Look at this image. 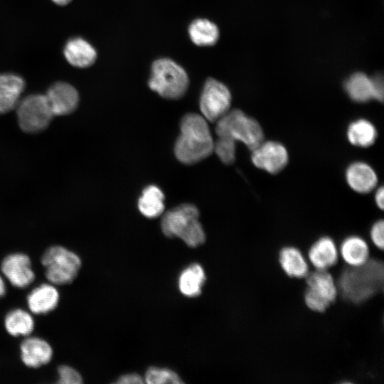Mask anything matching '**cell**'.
I'll return each mask as SVG.
<instances>
[{
	"instance_id": "23",
	"label": "cell",
	"mask_w": 384,
	"mask_h": 384,
	"mask_svg": "<svg viewBox=\"0 0 384 384\" xmlns=\"http://www.w3.org/2000/svg\"><path fill=\"white\" fill-rule=\"evenodd\" d=\"M188 33L193 43L198 46H213L219 38L217 26L203 18L194 20L189 26Z\"/></svg>"
},
{
	"instance_id": "8",
	"label": "cell",
	"mask_w": 384,
	"mask_h": 384,
	"mask_svg": "<svg viewBox=\"0 0 384 384\" xmlns=\"http://www.w3.org/2000/svg\"><path fill=\"white\" fill-rule=\"evenodd\" d=\"M15 109L21 129L28 134L46 129L54 116L46 95L41 94H32L20 99Z\"/></svg>"
},
{
	"instance_id": "3",
	"label": "cell",
	"mask_w": 384,
	"mask_h": 384,
	"mask_svg": "<svg viewBox=\"0 0 384 384\" xmlns=\"http://www.w3.org/2000/svg\"><path fill=\"white\" fill-rule=\"evenodd\" d=\"M217 140L235 144L240 142L252 150L264 140L259 122L242 110H229L216 121Z\"/></svg>"
},
{
	"instance_id": "27",
	"label": "cell",
	"mask_w": 384,
	"mask_h": 384,
	"mask_svg": "<svg viewBox=\"0 0 384 384\" xmlns=\"http://www.w3.org/2000/svg\"><path fill=\"white\" fill-rule=\"evenodd\" d=\"M145 382L149 384L183 383L180 377L173 370L156 367L148 369L145 375Z\"/></svg>"
},
{
	"instance_id": "15",
	"label": "cell",
	"mask_w": 384,
	"mask_h": 384,
	"mask_svg": "<svg viewBox=\"0 0 384 384\" xmlns=\"http://www.w3.org/2000/svg\"><path fill=\"white\" fill-rule=\"evenodd\" d=\"M278 262L283 272L294 279H304L311 269L305 255L294 245H285L279 250Z\"/></svg>"
},
{
	"instance_id": "26",
	"label": "cell",
	"mask_w": 384,
	"mask_h": 384,
	"mask_svg": "<svg viewBox=\"0 0 384 384\" xmlns=\"http://www.w3.org/2000/svg\"><path fill=\"white\" fill-rule=\"evenodd\" d=\"M4 326L14 336H28L33 330L34 321L31 315L21 309L10 311L5 317Z\"/></svg>"
},
{
	"instance_id": "25",
	"label": "cell",
	"mask_w": 384,
	"mask_h": 384,
	"mask_svg": "<svg viewBox=\"0 0 384 384\" xmlns=\"http://www.w3.org/2000/svg\"><path fill=\"white\" fill-rule=\"evenodd\" d=\"M377 137V131L369 121L360 119L351 122L347 129L349 142L356 146L368 147L373 145Z\"/></svg>"
},
{
	"instance_id": "18",
	"label": "cell",
	"mask_w": 384,
	"mask_h": 384,
	"mask_svg": "<svg viewBox=\"0 0 384 384\" xmlns=\"http://www.w3.org/2000/svg\"><path fill=\"white\" fill-rule=\"evenodd\" d=\"M25 88V81L15 74H0V115L15 109Z\"/></svg>"
},
{
	"instance_id": "17",
	"label": "cell",
	"mask_w": 384,
	"mask_h": 384,
	"mask_svg": "<svg viewBox=\"0 0 384 384\" xmlns=\"http://www.w3.org/2000/svg\"><path fill=\"white\" fill-rule=\"evenodd\" d=\"M20 350L23 363L31 368H38L47 364L53 356L50 345L38 337H29L23 340Z\"/></svg>"
},
{
	"instance_id": "22",
	"label": "cell",
	"mask_w": 384,
	"mask_h": 384,
	"mask_svg": "<svg viewBox=\"0 0 384 384\" xmlns=\"http://www.w3.org/2000/svg\"><path fill=\"white\" fill-rule=\"evenodd\" d=\"M206 275L201 265L192 264L181 273L178 287L181 292L188 297H195L201 293Z\"/></svg>"
},
{
	"instance_id": "33",
	"label": "cell",
	"mask_w": 384,
	"mask_h": 384,
	"mask_svg": "<svg viewBox=\"0 0 384 384\" xmlns=\"http://www.w3.org/2000/svg\"><path fill=\"white\" fill-rule=\"evenodd\" d=\"M54 3L60 6H64L71 1V0H52Z\"/></svg>"
},
{
	"instance_id": "21",
	"label": "cell",
	"mask_w": 384,
	"mask_h": 384,
	"mask_svg": "<svg viewBox=\"0 0 384 384\" xmlns=\"http://www.w3.org/2000/svg\"><path fill=\"white\" fill-rule=\"evenodd\" d=\"M64 55L68 63L77 68L89 67L97 58L93 46L81 38L70 40L64 48Z\"/></svg>"
},
{
	"instance_id": "11",
	"label": "cell",
	"mask_w": 384,
	"mask_h": 384,
	"mask_svg": "<svg viewBox=\"0 0 384 384\" xmlns=\"http://www.w3.org/2000/svg\"><path fill=\"white\" fill-rule=\"evenodd\" d=\"M344 87L350 98L356 102L383 100V80L378 75L370 78L363 73H355L346 80Z\"/></svg>"
},
{
	"instance_id": "4",
	"label": "cell",
	"mask_w": 384,
	"mask_h": 384,
	"mask_svg": "<svg viewBox=\"0 0 384 384\" xmlns=\"http://www.w3.org/2000/svg\"><path fill=\"white\" fill-rule=\"evenodd\" d=\"M198 218L199 212L195 206L180 205L164 215L161 223L162 231L167 237L180 238L189 247H197L206 240Z\"/></svg>"
},
{
	"instance_id": "13",
	"label": "cell",
	"mask_w": 384,
	"mask_h": 384,
	"mask_svg": "<svg viewBox=\"0 0 384 384\" xmlns=\"http://www.w3.org/2000/svg\"><path fill=\"white\" fill-rule=\"evenodd\" d=\"M1 270L10 283L16 287H26L35 279L31 259L24 253L7 255L2 260Z\"/></svg>"
},
{
	"instance_id": "32",
	"label": "cell",
	"mask_w": 384,
	"mask_h": 384,
	"mask_svg": "<svg viewBox=\"0 0 384 384\" xmlns=\"http://www.w3.org/2000/svg\"><path fill=\"white\" fill-rule=\"evenodd\" d=\"M5 292H6L5 283H4L2 277L0 276V297L4 296Z\"/></svg>"
},
{
	"instance_id": "24",
	"label": "cell",
	"mask_w": 384,
	"mask_h": 384,
	"mask_svg": "<svg viewBox=\"0 0 384 384\" xmlns=\"http://www.w3.org/2000/svg\"><path fill=\"white\" fill-rule=\"evenodd\" d=\"M164 196L156 186H149L142 192L139 199L138 207L142 215L148 218H154L163 213Z\"/></svg>"
},
{
	"instance_id": "16",
	"label": "cell",
	"mask_w": 384,
	"mask_h": 384,
	"mask_svg": "<svg viewBox=\"0 0 384 384\" xmlns=\"http://www.w3.org/2000/svg\"><path fill=\"white\" fill-rule=\"evenodd\" d=\"M339 257L351 267L363 265L370 257V247L365 238L351 235L344 238L338 245Z\"/></svg>"
},
{
	"instance_id": "7",
	"label": "cell",
	"mask_w": 384,
	"mask_h": 384,
	"mask_svg": "<svg viewBox=\"0 0 384 384\" xmlns=\"http://www.w3.org/2000/svg\"><path fill=\"white\" fill-rule=\"evenodd\" d=\"M46 279L53 284L71 283L81 267L80 258L67 248L55 245L48 248L41 257Z\"/></svg>"
},
{
	"instance_id": "20",
	"label": "cell",
	"mask_w": 384,
	"mask_h": 384,
	"mask_svg": "<svg viewBox=\"0 0 384 384\" xmlns=\"http://www.w3.org/2000/svg\"><path fill=\"white\" fill-rule=\"evenodd\" d=\"M59 302V292L50 284H42L33 289L27 297L30 311L36 314L53 311Z\"/></svg>"
},
{
	"instance_id": "5",
	"label": "cell",
	"mask_w": 384,
	"mask_h": 384,
	"mask_svg": "<svg viewBox=\"0 0 384 384\" xmlns=\"http://www.w3.org/2000/svg\"><path fill=\"white\" fill-rule=\"evenodd\" d=\"M188 77L184 69L169 58L155 60L149 80L150 89L166 99H178L188 87Z\"/></svg>"
},
{
	"instance_id": "9",
	"label": "cell",
	"mask_w": 384,
	"mask_h": 384,
	"mask_svg": "<svg viewBox=\"0 0 384 384\" xmlns=\"http://www.w3.org/2000/svg\"><path fill=\"white\" fill-rule=\"evenodd\" d=\"M231 94L221 82L208 78L201 92L200 110L202 116L210 122H216L229 111Z\"/></svg>"
},
{
	"instance_id": "2",
	"label": "cell",
	"mask_w": 384,
	"mask_h": 384,
	"mask_svg": "<svg viewBox=\"0 0 384 384\" xmlns=\"http://www.w3.org/2000/svg\"><path fill=\"white\" fill-rule=\"evenodd\" d=\"M181 133L174 152L181 163L192 164L208 156L214 151V141L207 120L195 113L186 114L181 122Z\"/></svg>"
},
{
	"instance_id": "31",
	"label": "cell",
	"mask_w": 384,
	"mask_h": 384,
	"mask_svg": "<svg viewBox=\"0 0 384 384\" xmlns=\"http://www.w3.org/2000/svg\"><path fill=\"white\" fill-rule=\"evenodd\" d=\"M375 201L378 207L383 210L384 207V189L380 186L376 191L375 195Z\"/></svg>"
},
{
	"instance_id": "28",
	"label": "cell",
	"mask_w": 384,
	"mask_h": 384,
	"mask_svg": "<svg viewBox=\"0 0 384 384\" xmlns=\"http://www.w3.org/2000/svg\"><path fill=\"white\" fill-rule=\"evenodd\" d=\"M59 375L58 383L60 384H80L82 378L80 374L73 368L68 366H60L58 368Z\"/></svg>"
},
{
	"instance_id": "1",
	"label": "cell",
	"mask_w": 384,
	"mask_h": 384,
	"mask_svg": "<svg viewBox=\"0 0 384 384\" xmlns=\"http://www.w3.org/2000/svg\"><path fill=\"white\" fill-rule=\"evenodd\" d=\"M337 265L334 277L338 299L341 302L360 306L383 294L384 264L378 256L370 255L366 262L358 267L344 263Z\"/></svg>"
},
{
	"instance_id": "29",
	"label": "cell",
	"mask_w": 384,
	"mask_h": 384,
	"mask_svg": "<svg viewBox=\"0 0 384 384\" xmlns=\"http://www.w3.org/2000/svg\"><path fill=\"white\" fill-rule=\"evenodd\" d=\"M371 242L375 248L383 251L384 247V222L383 220L375 221L369 232Z\"/></svg>"
},
{
	"instance_id": "10",
	"label": "cell",
	"mask_w": 384,
	"mask_h": 384,
	"mask_svg": "<svg viewBox=\"0 0 384 384\" xmlns=\"http://www.w3.org/2000/svg\"><path fill=\"white\" fill-rule=\"evenodd\" d=\"M251 151L252 164L270 174L281 171L288 163L289 155L286 147L275 141L263 140Z\"/></svg>"
},
{
	"instance_id": "12",
	"label": "cell",
	"mask_w": 384,
	"mask_h": 384,
	"mask_svg": "<svg viewBox=\"0 0 384 384\" xmlns=\"http://www.w3.org/2000/svg\"><path fill=\"white\" fill-rule=\"evenodd\" d=\"M306 257L314 269L329 270L339 262L338 245L329 235L320 236L310 245Z\"/></svg>"
},
{
	"instance_id": "6",
	"label": "cell",
	"mask_w": 384,
	"mask_h": 384,
	"mask_svg": "<svg viewBox=\"0 0 384 384\" xmlns=\"http://www.w3.org/2000/svg\"><path fill=\"white\" fill-rule=\"evenodd\" d=\"M304 302L316 313H325L338 299L335 278L329 270L311 269L304 277Z\"/></svg>"
},
{
	"instance_id": "14",
	"label": "cell",
	"mask_w": 384,
	"mask_h": 384,
	"mask_svg": "<svg viewBox=\"0 0 384 384\" xmlns=\"http://www.w3.org/2000/svg\"><path fill=\"white\" fill-rule=\"evenodd\" d=\"M45 95L54 116L70 114L78 105V92L68 82L54 83L48 88Z\"/></svg>"
},
{
	"instance_id": "30",
	"label": "cell",
	"mask_w": 384,
	"mask_h": 384,
	"mask_svg": "<svg viewBox=\"0 0 384 384\" xmlns=\"http://www.w3.org/2000/svg\"><path fill=\"white\" fill-rule=\"evenodd\" d=\"M116 383L122 384L143 383L144 380L139 375L131 373L122 375L119 378Z\"/></svg>"
},
{
	"instance_id": "19",
	"label": "cell",
	"mask_w": 384,
	"mask_h": 384,
	"mask_svg": "<svg viewBox=\"0 0 384 384\" xmlns=\"http://www.w3.org/2000/svg\"><path fill=\"white\" fill-rule=\"evenodd\" d=\"M346 179L351 188L360 193L371 191L378 183L373 169L362 161L354 162L347 168Z\"/></svg>"
}]
</instances>
